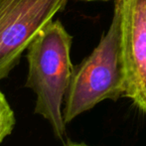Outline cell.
I'll list each match as a JSON object with an SVG mask.
<instances>
[{"instance_id": "obj_1", "label": "cell", "mask_w": 146, "mask_h": 146, "mask_svg": "<svg viewBox=\"0 0 146 146\" xmlns=\"http://www.w3.org/2000/svg\"><path fill=\"white\" fill-rule=\"evenodd\" d=\"M73 37L59 20H51L34 37L27 49L28 74L25 87L36 94L35 113L52 126L57 138L66 134L63 104L71 83Z\"/></svg>"}, {"instance_id": "obj_2", "label": "cell", "mask_w": 146, "mask_h": 146, "mask_svg": "<svg viewBox=\"0 0 146 146\" xmlns=\"http://www.w3.org/2000/svg\"><path fill=\"white\" fill-rule=\"evenodd\" d=\"M124 92L121 3L120 0H115L113 17L108 32L87 58L74 67L63 106L66 124L102 100L116 102L124 98Z\"/></svg>"}, {"instance_id": "obj_3", "label": "cell", "mask_w": 146, "mask_h": 146, "mask_svg": "<svg viewBox=\"0 0 146 146\" xmlns=\"http://www.w3.org/2000/svg\"><path fill=\"white\" fill-rule=\"evenodd\" d=\"M69 0H0V81L18 65L34 37Z\"/></svg>"}, {"instance_id": "obj_4", "label": "cell", "mask_w": 146, "mask_h": 146, "mask_svg": "<svg viewBox=\"0 0 146 146\" xmlns=\"http://www.w3.org/2000/svg\"><path fill=\"white\" fill-rule=\"evenodd\" d=\"M124 98L146 114V0H120Z\"/></svg>"}, {"instance_id": "obj_5", "label": "cell", "mask_w": 146, "mask_h": 146, "mask_svg": "<svg viewBox=\"0 0 146 146\" xmlns=\"http://www.w3.org/2000/svg\"><path fill=\"white\" fill-rule=\"evenodd\" d=\"M15 126V115L3 92L0 90V143L11 134Z\"/></svg>"}, {"instance_id": "obj_6", "label": "cell", "mask_w": 146, "mask_h": 146, "mask_svg": "<svg viewBox=\"0 0 146 146\" xmlns=\"http://www.w3.org/2000/svg\"><path fill=\"white\" fill-rule=\"evenodd\" d=\"M65 146H90L86 143H79V142H73V141H68L65 144Z\"/></svg>"}, {"instance_id": "obj_7", "label": "cell", "mask_w": 146, "mask_h": 146, "mask_svg": "<svg viewBox=\"0 0 146 146\" xmlns=\"http://www.w3.org/2000/svg\"><path fill=\"white\" fill-rule=\"evenodd\" d=\"M78 1H85V2H88V1H110V0H78ZM115 1V0H113Z\"/></svg>"}]
</instances>
